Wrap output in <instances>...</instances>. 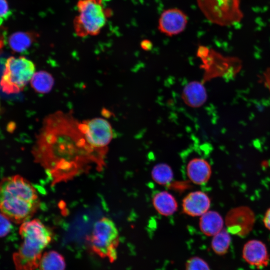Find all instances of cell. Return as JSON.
Returning <instances> with one entry per match:
<instances>
[{"instance_id":"obj_26","label":"cell","mask_w":270,"mask_h":270,"mask_svg":"<svg viewBox=\"0 0 270 270\" xmlns=\"http://www.w3.org/2000/svg\"><path fill=\"white\" fill-rule=\"evenodd\" d=\"M263 222L266 228L270 230V208L266 210L264 214Z\"/></svg>"},{"instance_id":"obj_12","label":"cell","mask_w":270,"mask_h":270,"mask_svg":"<svg viewBox=\"0 0 270 270\" xmlns=\"http://www.w3.org/2000/svg\"><path fill=\"white\" fill-rule=\"evenodd\" d=\"M210 200L208 196L201 191L188 194L182 200L183 212L192 216H201L208 211Z\"/></svg>"},{"instance_id":"obj_8","label":"cell","mask_w":270,"mask_h":270,"mask_svg":"<svg viewBox=\"0 0 270 270\" xmlns=\"http://www.w3.org/2000/svg\"><path fill=\"white\" fill-rule=\"evenodd\" d=\"M79 126L88 144L105 156L114 136L110 123L104 118H95L80 122Z\"/></svg>"},{"instance_id":"obj_3","label":"cell","mask_w":270,"mask_h":270,"mask_svg":"<svg viewBox=\"0 0 270 270\" xmlns=\"http://www.w3.org/2000/svg\"><path fill=\"white\" fill-rule=\"evenodd\" d=\"M19 233L22 242L13 255L16 269L34 270L44 250L52 242L54 232L40 220L33 219L21 224Z\"/></svg>"},{"instance_id":"obj_22","label":"cell","mask_w":270,"mask_h":270,"mask_svg":"<svg viewBox=\"0 0 270 270\" xmlns=\"http://www.w3.org/2000/svg\"><path fill=\"white\" fill-rule=\"evenodd\" d=\"M186 270H210L207 262L202 258L194 256L188 260L186 264Z\"/></svg>"},{"instance_id":"obj_20","label":"cell","mask_w":270,"mask_h":270,"mask_svg":"<svg viewBox=\"0 0 270 270\" xmlns=\"http://www.w3.org/2000/svg\"><path fill=\"white\" fill-rule=\"evenodd\" d=\"M227 230H222L214 236L211 246L214 252L218 255L226 254L231 242V237Z\"/></svg>"},{"instance_id":"obj_18","label":"cell","mask_w":270,"mask_h":270,"mask_svg":"<svg viewBox=\"0 0 270 270\" xmlns=\"http://www.w3.org/2000/svg\"><path fill=\"white\" fill-rule=\"evenodd\" d=\"M38 268L40 270H65V260L58 252L50 250L43 254Z\"/></svg>"},{"instance_id":"obj_1","label":"cell","mask_w":270,"mask_h":270,"mask_svg":"<svg viewBox=\"0 0 270 270\" xmlns=\"http://www.w3.org/2000/svg\"><path fill=\"white\" fill-rule=\"evenodd\" d=\"M80 122L70 113L58 111L46 117L32 150L34 160L53 184L66 182L94 164L101 170L104 158L87 142Z\"/></svg>"},{"instance_id":"obj_2","label":"cell","mask_w":270,"mask_h":270,"mask_svg":"<svg viewBox=\"0 0 270 270\" xmlns=\"http://www.w3.org/2000/svg\"><path fill=\"white\" fill-rule=\"evenodd\" d=\"M40 206L38 192L25 178L14 175L0 181V211L12 222L29 220Z\"/></svg>"},{"instance_id":"obj_19","label":"cell","mask_w":270,"mask_h":270,"mask_svg":"<svg viewBox=\"0 0 270 270\" xmlns=\"http://www.w3.org/2000/svg\"><path fill=\"white\" fill-rule=\"evenodd\" d=\"M30 84L36 92L46 94L52 90L54 85V78L50 73L40 70L34 74L30 80Z\"/></svg>"},{"instance_id":"obj_4","label":"cell","mask_w":270,"mask_h":270,"mask_svg":"<svg viewBox=\"0 0 270 270\" xmlns=\"http://www.w3.org/2000/svg\"><path fill=\"white\" fill-rule=\"evenodd\" d=\"M76 8L78 14L73 20L74 30L81 38L98 35L112 14L104 0H78Z\"/></svg>"},{"instance_id":"obj_7","label":"cell","mask_w":270,"mask_h":270,"mask_svg":"<svg viewBox=\"0 0 270 270\" xmlns=\"http://www.w3.org/2000/svg\"><path fill=\"white\" fill-rule=\"evenodd\" d=\"M242 0H196L198 8L210 22L226 26L239 22L244 15Z\"/></svg>"},{"instance_id":"obj_11","label":"cell","mask_w":270,"mask_h":270,"mask_svg":"<svg viewBox=\"0 0 270 270\" xmlns=\"http://www.w3.org/2000/svg\"><path fill=\"white\" fill-rule=\"evenodd\" d=\"M242 258L247 263L258 268L266 266L270 262L266 244L256 240H250L245 244L242 249Z\"/></svg>"},{"instance_id":"obj_15","label":"cell","mask_w":270,"mask_h":270,"mask_svg":"<svg viewBox=\"0 0 270 270\" xmlns=\"http://www.w3.org/2000/svg\"><path fill=\"white\" fill-rule=\"evenodd\" d=\"M152 204L156 211L164 216L172 215L178 208L174 198L166 191L156 192L152 196Z\"/></svg>"},{"instance_id":"obj_25","label":"cell","mask_w":270,"mask_h":270,"mask_svg":"<svg viewBox=\"0 0 270 270\" xmlns=\"http://www.w3.org/2000/svg\"><path fill=\"white\" fill-rule=\"evenodd\" d=\"M141 48L146 51L150 50L152 48V44L148 40H144L140 42Z\"/></svg>"},{"instance_id":"obj_6","label":"cell","mask_w":270,"mask_h":270,"mask_svg":"<svg viewBox=\"0 0 270 270\" xmlns=\"http://www.w3.org/2000/svg\"><path fill=\"white\" fill-rule=\"evenodd\" d=\"M35 70L34 62L25 57L8 58L0 82L2 91L7 94L22 91L31 80Z\"/></svg>"},{"instance_id":"obj_24","label":"cell","mask_w":270,"mask_h":270,"mask_svg":"<svg viewBox=\"0 0 270 270\" xmlns=\"http://www.w3.org/2000/svg\"><path fill=\"white\" fill-rule=\"evenodd\" d=\"M10 14V10L6 0H0V26Z\"/></svg>"},{"instance_id":"obj_10","label":"cell","mask_w":270,"mask_h":270,"mask_svg":"<svg viewBox=\"0 0 270 270\" xmlns=\"http://www.w3.org/2000/svg\"><path fill=\"white\" fill-rule=\"evenodd\" d=\"M188 17L182 10L172 8L164 10L158 20V30L166 36L180 34L186 29Z\"/></svg>"},{"instance_id":"obj_21","label":"cell","mask_w":270,"mask_h":270,"mask_svg":"<svg viewBox=\"0 0 270 270\" xmlns=\"http://www.w3.org/2000/svg\"><path fill=\"white\" fill-rule=\"evenodd\" d=\"M152 176L158 184L166 185L171 182L174 174L170 167L165 164L156 165L152 170Z\"/></svg>"},{"instance_id":"obj_28","label":"cell","mask_w":270,"mask_h":270,"mask_svg":"<svg viewBox=\"0 0 270 270\" xmlns=\"http://www.w3.org/2000/svg\"></svg>"},{"instance_id":"obj_17","label":"cell","mask_w":270,"mask_h":270,"mask_svg":"<svg viewBox=\"0 0 270 270\" xmlns=\"http://www.w3.org/2000/svg\"><path fill=\"white\" fill-rule=\"evenodd\" d=\"M36 35L34 32H18L12 34L8 38V44L11 50L16 52L27 50L34 42Z\"/></svg>"},{"instance_id":"obj_23","label":"cell","mask_w":270,"mask_h":270,"mask_svg":"<svg viewBox=\"0 0 270 270\" xmlns=\"http://www.w3.org/2000/svg\"><path fill=\"white\" fill-rule=\"evenodd\" d=\"M12 222L8 218L0 212V238L6 236L10 231Z\"/></svg>"},{"instance_id":"obj_27","label":"cell","mask_w":270,"mask_h":270,"mask_svg":"<svg viewBox=\"0 0 270 270\" xmlns=\"http://www.w3.org/2000/svg\"><path fill=\"white\" fill-rule=\"evenodd\" d=\"M5 30L2 27H0V50L3 46Z\"/></svg>"},{"instance_id":"obj_13","label":"cell","mask_w":270,"mask_h":270,"mask_svg":"<svg viewBox=\"0 0 270 270\" xmlns=\"http://www.w3.org/2000/svg\"><path fill=\"white\" fill-rule=\"evenodd\" d=\"M186 169L189 179L196 184H206L212 174L210 164L206 160L200 158H195L190 160Z\"/></svg>"},{"instance_id":"obj_14","label":"cell","mask_w":270,"mask_h":270,"mask_svg":"<svg viewBox=\"0 0 270 270\" xmlns=\"http://www.w3.org/2000/svg\"><path fill=\"white\" fill-rule=\"evenodd\" d=\"M182 98L184 103L192 108H199L202 106L207 99L205 87L200 82L192 81L184 88Z\"/></svg>"},{"instance_id":"obj_9","label":"cell","mask_w":270,"mask_h":270,"mask_svg":"<svg viewBox=\"0 0 270 270\" xmlns=\"http://www.w3.org/2000/svg\"><path fill=\"white\" fill-rule=\"evenodd\" d=\"M254 221V212L246 206H240L230 210L226 218L228 231L240 236H246L252 230Z\"/></svg>"},{"instance_id":"obj_16","label":"cell","mask_w":270,"mask_h":270,"mask_svg":"<svg viewBox=\"0 0 270 270\" xmlns=\"http://www.w3.org/2000/svg\"><path fill=\"white\" fill-rule=\"evenodd\" d=\"M224 220L216 212L208 211L201 216L199 226L201 231L208 236H214L222 228Z\"/></svg>"},{"instance_id":"obj_5","label":"cell","mask_w":270,"mask_h":270,"mask_svg":"<svg viewBox=\"0 0 270 270\" xmlns=\"http://www.w3.org/2000/svg\"><path fill=\"white\" fill-rule=\"evenodd\" d=\"M87 240L90 250L96 254L110 262L116 259L118 232L110 218L103 217L96 221Z\"/></svg>"}]
</instances>
